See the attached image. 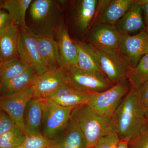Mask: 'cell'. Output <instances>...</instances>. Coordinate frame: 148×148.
<instances>
[{"label": "cell", "mask_w": 148, "mask_h": 148, "mask_svg": "<svg viewBox=\"0 0 148 148\" xmlns=\"http://www.w3.org/2000/svg\"><path fill=\"white\" fill-rule=\"evenodd\" d=\"M146 119L138 90L131 87L112 117L114 132L120 141L129 143L141 132Z\"/></svg>", "instance_id": "obj_1"}, {"label": "cell", "mask_w": 148, "mask_h": 148, "mask_svg": "<svg viewBox=\"0 0 148 148\" xmlns=\"http://www.w3.org/2000/svg\"><path fill=\"white\" fill-rule=\"evenodd\" d=\"M60 1L33 0L29 8L33 28L36 34L57 37L64 24Z\"/></svg>", "instance_id": "obj_2"}, {"label": "cell", "mask_w": 148, "mask_h": 148, "mask_svg": "<svg viewBox=\"0 0 148 148\" xmlns=\"http://www.w3.org/2000/svg\"><path fill=\"white\" fill-rule=\"evenodd\" d=\"M70 117L79 127L87 148L94 146L101 138L114 132L112 117L99 115L88 104L74 108Z\"/></svg>", "instance_id": "obj_3"}, {"label": "cell", "mask_w": 148, "mask_h": 148, "mask_svg": "<svg viewBox=\"0 0 148 148\" xmlns=\"http://www.w3.org/2000/svg\"><path fill=\"white\" fill-rule=\"evenodd\" d=\"M102 73L114 84L127 79L130 67L125 62L118 50L101 47L85 42Z\"/></svg>", "instance_id": "obj_4"}, {"label": "cell", "mask_w": 148, "mask_h": 148, "mask_svg": "<svg viewBox=\"0 0 148 148\" xmlns=\"http://www.w3.org/2000/svg\"><path fill=\"white\" fill-rule=\"evenodd\" d=\"M130 88L128 80L122 81L108 90L92 94L87 104L99 115L111 118Z\"/></svg>", "instance_id": "obj_5"}, {"label": "cell", "mask_w": 148, "mask_h": 148, "mask_svg": "<svg viewBox=\"0 0 148 148\" xmlns=\"http://www.w3.org/2000/svg\"><path fill=\"white\" fill-rule=\"evenodd\" d=\"M73 108L62 107L45 99L41 125L42 135L49 140L54 139L67 126Z\"/></svg>", "instance_id": "obj_6"}, {"label": "cell", "mask_w": 148, "mask_h": 148, "mask_svg": "<svg viewBox=\"0 0 148 148\" xmlns=\"http://www.w3.org/2000/svg\"><path fill=\"white\" fill-rule=\"evenodd\" d=\"M64 69L68 75L69 85L83 92L90 94L99 93L114 85L99 73L82 71L76 66Z\"/></svg>", "instance_id": "obj_7"}, {"label": "cell", "mask_w": 148, "mask_h": 148, "mask_svg": "<svg viewBox=\"0 0 148 148\" xmlns=\"http://www.w3.org/2000/svg\"><path fill=\"white\" fill-rule=\"evenodd\" d=\"M19 58L38 75L48 71L38 49L36 40L30 28H20Z\"/></svg>", "instance_id": "obj_8"}, {"label": "cell", "mask_w": 148, "mask_h": 148, "mask_svg": "<svg viewBox=\"0 0 148 148\" xmlns=\"http://www.w3.org/2000/svg\"><path fill=\"white\" fill-rule=\"evenodd\" d=\"M148 40V33L145 30L135 35H120L118 51L130 68L135 67L145 55Z\"/></svg>", "instance_id": "obj_9"}, {"label": "cell", "mask_w": 148, "mask_h": 148, "mask_svg": "<svg viewBox=\"0 0 148 148\" xmlns=\"http://www.w3.org/2000/svg\"><path fill=\"white\" fill-rule=\"evenodd\" d=\"M68 84V75L63 68L48 70L38 75L33 84L34 97L46 99Z\"/></svg>", "instance_id": "obj_10"}, {"label": "cell", "mask_w": 148, "mask_h": 148, "mask_svg": "<svg viewBox=\"0 0 148 148\" xmlns=\"http://www.w3.org/2000/svg\"><path fill=\"white\" fill-rule=\"evenodd\" d=\"M34 97L32 86L21 92L0 97V110L8 115L14 124L24 132V114L27 103Z\"/></svg>", "instance_id": "obj_11"}, {"label": "cell", "mask_w": 148, "mask_h": 148, "mask_svg": "<svg viewBox=\"0 0 148 148\" xmlns=\"http://www.w3.org/2000/svg\"><path fill=\"white\" fill-rule=\"evenodd\" d=\"M98 0H76L73 1L71 10L72 25L79 34L86 33L95 17L98 6Z\"/></svg>", "instance_id": "obj_12"}, {"label": "cell", "mask_w": 148, "mask_h": 148, "mask_svg": "<svg viewBox=\"0 0 148 148\" xmlns=\"http://www.w3.org/2000/svg\"><path fill=\"white\" fill-rule=\"evenodd\" d=\"M86 35L88 41L87 43L118 50L120 34L115 25L94 22Z\"/></svg>", "instance_id": "obj_13"}, {"label": "cell", "mask_w": 148, "mask_h": 148, "mask_svg": "<svg viewBox=\"0 0 148 148\" xmlns=\"http://www.w3.org/2000/svg\"><path fill=\"white\" fill-rule=\"evenodd\" d=\"M20 28L12 21L0 32V55L2 63H8L20 59Z\"/></svg>", "instance_id": "obj_14"}, {"label": "cell", "mask_w": 148, "mask_h": 148, "mask_svg": "<svg viewBox=\"0 0 148 148\" xmlns=\"http://www.w3.org/2000/svg\"><path fill=\"white\" fill-rule=\"evenodd\" d=\"M115 26L120 35H135L145 30L143 9L139 0L134 1Z\"/></svg>", "instance_id": "obj_15"}, {"label": "cell", "mask_w": 148, "mask_h": 148, "mask_svg": "<svg viewBox=\"0 0 148 148\" xmlns=\"http://www.w3.org/2000/svg\"><path fill=\"white\" fill-rule=\"evenodd\" d=\"M134 0L99 1L97 11L99 12L98 20L101 22L115 25L131 7Z\"/></svg>", "instance_id": "obj_16"}, {"label": "cell", "mask_w": 148, "mask_h": 148, "mask_svg": "<svg viewBox=\"0 0 148 148\" xmlns=\"http://www.w3.org/2000/svg\"><path fill=\"white\" fill-rule=\"evenodd\" d=\"M34 34L38 49L48 70L62 68L58 43L53 37Z\"/></svg>", "instance_id": "obj_17"}, {"label": "cell", "mask_w": 148, "mask_h": 148, "mask_svg": "<svg viewBox=\"0 0 148 148\" xmlns=\"http://www.w3.org/2000/svg\"><path fill=\"white\" fill-rule=\"evenodd\" d=\"M92 95L78 90L68 84L61 88L46 99L62 107L74 108L87 104Z\"/></svg>", "instance_id": "obj_18"}, {"label": "cell", "mask_w": 148, "mask_h": 148, "mask_svg": "<svg viewBox=\"0 0 148 148\" xmlns=\"http://www.w3.org/2000/svg\"><path fill=\"white\" fill-rule=\"evenodd\" d=\"M45 99L34 97L27 103L24 114V135L42 133Z\"/></svg>", "instance_id": "obj_19"}, {"label": "cell", "mask_w": 148, "mask_h": 148, "mask_svg": "<svg viewBox=\"0 0 148 148\" xmlns=\"http://www.w3.org/2000/svg\"><path fill=\"white\" fill-rule=\"evenodd\" d=\"M53 140L55 148H87L82 132L71 117L65 129Z\"/></svg>", "instance_id": "obj_20"}, {"label": "cell", "mask_w": 148, "mask_h": 148, "mask_svg": "<svg viewBox=\"0 0 148 148\" xmlns=\"http://www.w3.org/2000/svg\"><path fill=\"white\" fill-rule=\"evenodd\" d=\"M56 38L62 68L65 69L76 66L77 55L76 45L70 36L68 27L64 23Z\"/></svg>", "instance_id": "obj_21"}, {"label": "cell", "mask_w": 148, "mask_h": 148, "mask_svg": "<svg viewBox=\"0 0 148 148\" xmlns=\"http://www.w3.org/2000/svg\"><path fill=\"white\" fill-rule=\"evenodd\" d=\"M38 76L32 69L28 68L19 75L1 82L0 97L13 95L25 90L33 85Z\"/></svg>", "instance_id": "obj_22"}, {"label": "cell", "mask_w": 148, "mask_h": 148, "mask_svg": "<svg viewBox=\"0 0 148 148\" xmlns=\"http://www.w3.org/2000/svg\"><path fill=\"white\" fill-rule=\"evenodd\" d=\"M33 0H4L2 9L6 10L9 14L12 21L21 28L27 29L26 16Z\"/></svg>", "instance_id": "obj_23"}, {"label": "cell", "mask_w": 148, "mask_h": 148, "mask_svg": "<svg viewBox=\"0 0 148 148\" xmlns=\"http://www.w3.org/2000/svg\"><path fill=\"white\" fill-rule=\"evenodd\" d=\"M74 41L76 45L77 51L76 67L82 71L95 72L104 75L95 58L86 47L85 42Z\"/></svg>", "instance_id": "obj_24"}, {"label": "cell", "mask_w": 148, "mask_h": 148, "mask_svg": "<svg viewBox=\"0 0 148 148\" xmlns=\"http://www.w3.org/2000/svg\"><path fill=\"white\" fill-rule=\"evenodd\" d=\"M127 79L131 87L138 89L148 81V54L143 56L135 67L130 68Z\"/></svg>", "instance_id": "obj_25"}, {"label": "cell", "mask_w": 148, "mask_h": 148, "mask_svg": "<svg viewBox=\"0 0 148 148\" xmlns=\"http://www.w3.org/2000/svg\"><path fill=\"white\" fill-rule=\"evenodd\" d=\"M29 68L21 59L8 63H2L0 65L1 82L19 75Z\"/></svg>", "instance_id": "obj_26"}, {"label": "cell", "mask_w": 148, "mask_h": 148, "mask_svg": "<svg viewBox=\"0 0 148 148\" xmlns=\"http://www.w3.org/2000/svg\"><path fill=\"white\" fill-rule=\"evenodd\" d=\"M24 139V132L15 125L10 131L0 136V148H18Z\"/></svg>", "instance_id": "obj_27"}, {"label": "cell", "mask_w": 148, "mask_h": 148, "mask_svg": "<svg viewBox=\"0 0 148 148\" xmlns=\"http://www.w3.org/2000/svg\"><path fill=\"white\" fill-rule=\"evenodd\" d=\"M53 145V140L46 138L42 133H31L25 135L24 142L18 148H46Z\"/></svg>", "instance_id": "obj_28"}, {"label": "cell", "mask_w": 148, "mask_h": 148, "mask_svg": "<svg viewBox=\"0 0 148 148\" xmlns=\"http://www.w3.org/2000/svg\"><path fill=\"white\" fill-rule=\"evenodd\" d=\"M120 141L118 135L112 132L101 138L94 146L89 148H116Z\"/></svg>", "instance_id": "obj_29"}, {"label": "cell", "mask_w": 148, "mask_h": 148, "mask_svg": "<svg viewBox=\"0 0 148 148\" xmlns=\"http://www.w3.org/2000/svg\"><path fill=\"white\" fill-rule=\"evenodd\" d=\"M129 148H148V127L145 124L140 133L128 143Z\"/></svg>", "instance_id": "obj_30"}, {"label": "cell", "mask_w": 148, "mask_h": 148, "mask_svg": "<svg viewBox=\"0 0 148 148\" xmlns=\"http://www.w3.org/2000/svg\"><path fill=\"white\" fill-rule=\"evenodd\" d=\"M15 125L8 115L0 110V136L10 131Z\"/></svg>", "instance_id": "obj_31"}, {"label": "cell", "mask_w": 148, "mask_h": 148, "mask_svg": "<svg viewBox=\"0 0 148 148\" xmlns=\"http://www.w3.org/2000/svg\"><path fill=\"white\" fill-rule=\"evenodd\" d=\"M137 90L140 100L145 107L148 104V81L138 88Z\"/></svg>", "instance_id": "obj_32"}, {"label": "cell", "mask_w": 148, "mask_h": 148, "mask_svg": "<svg viewBox=\"0 0 148 148\" xmlns=\"http://www.w3.org/2000/svg\"><path fill=\"white\" fill-rule=\"evenodd\" d=\"M12 22L8 12L0 9V32L8 26Z\"/></svg>", "instance_id": "obj_33"}, {"label": "cell", "mask_w": 148, "mask_h": 148, "mask_svg": "<svg viewBox=\"0 0 148 148\" xmlns=\"http://www.w3.org/2000/svg\"><path fill=\"white\" fill-rule=\"evenodd\" d=\"M143 11L145 30L148 33V0H139Z\"/></svg>", "instance_id": "obj_34"}, {"label": "cell", "mask_w": 148, "mask_h": 148, "mask_svg": "<svg viewBox=\"0 0 148 148\" xmlns=\"http://www.w3.org/2000/svg\"><path fill=\"white\" fill-rule=\"evenodd\" d=\"M116 148H129L128 143L124 141H120Z\"/></svg>", "instance_id": "obj_35"}, {"label": "cell", "mask_w": 148, "mask_h": 148, "mask_svg": "<svg viewBox=\"0 0 148 148\" xmlns=\"http://www.w3.org/2000/svg\"><path fill=\"white\" fill-rule=\"evenodd\" d=\"M145 108L146 117L147 118H148V104L145 107Z\"/></svg>", "instance_id": "obj_36"}, {"label": "cell", "mask_w": 148, "mask_h": 148, "mask_svg": "<svg viewBox=\"0 0 148 148\" xmlns=\"http://www.w3.org/2000/svg\"><path fill=\"white\" fill-rule=\"evenodd\" d=\"M146 54H148V40L147 44H146L145 48V55Z\"/></svg>", "instance_id": "obj_37"}, {"label": "cell", "mask_w": 148, "mask_h": 148, "mask_svg": "<svg viewBox=\"0 0 148 148\" xmlns=\"http://www.w3.org/2000/svg\"><path fill=\"white\" fill-rule=\"evenodd\" d=\"M4 1L0 0V9H2L3 4Z\"/></svg>", "instance_id": "obj_38"}, {"label": "cell", "mask_w": 148, "mask_h": 148, "mask_svg": "<svg viewBox=\"0 0 148 148\" xmlns=\"http://www.w3.org/2000/svg\"><path fill=\"white\" fill-rule=\"evenodd\" d=\"M145 125L148 127V118H147V119H146V121L145 122Z\"/></svg>", "instance_id": "obj_39"}, {"label": "cell", "mask_w": 148, "mask_h": 148, "mask_svg": "<svg viewBox=\"0 0 148 148\" xmlns=\"http://www.w3.org/2000/svg\"><path fill=\"white\" fill-rule=\"evenodd\" d=\"M2 63V59L1 57V55H0V65H1V64Z\"/></svg>", "instance_id": "obj_40"}, {"label": "cell", "mask_w": 148, "mask_h": 148, "mask_svg": "<svg viewBox=\"0 0 148 148\" xmlns=\"http://www.w3.org/2000/svg\"><path fill=\"white\" fill-rule=\"evenodd\" d=\"M46 148H55L53 146H52V147H49Z\"/></svg>", "instance_id": "obj_41"}, {"label": "cell", "mask_w": 148, "mask_h": 148, "mask_svg": "<svg viewBox=\"0 0 148 148\" xmlns=\"http://www.w3.org/2000/svg\"><path fill=\"white\" fill-rule=\"evenodd\" d=\"M1 78H0V84H1Z\"/></svg>", "instance_id": "obj_42"}]
</instances>
